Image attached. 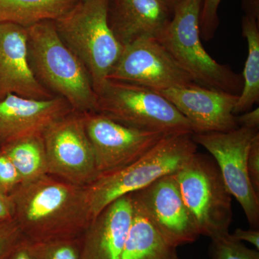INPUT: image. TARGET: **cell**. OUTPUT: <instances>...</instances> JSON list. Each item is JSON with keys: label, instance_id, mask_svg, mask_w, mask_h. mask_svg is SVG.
I'll list each match as a JSON object with an SVG mask.
<instances>
[{"label": "cell", "instance_id": "cell-1", "mask_svg": "<svg viewBox=\"0 0 259 259\" xmlns=\"http://www.w3.org/2000/svg\"><path fill=\"white\" fill-rule=\"evenodd\" d=\"M10 196L28 241L77 238L93 221L84 187L51 175L22 184Z\"/></svg>", "mask_w": 259, "mask_h": 259}, {"label": "cell", "instance_id": "cell-2", "mask_svg": "<svg viewBox=\"0 0 259 259\" xmlns=\"http://www.w3.org/2000/svg\"><path fill=\"white\" fill-rule=\"evenodd\" d=\"M26 28L29 64L37 81L74 111L96 112L97 95L88 71L59 37L54 20Z\"/></svg>", "mask_w": 259, "mask_h": 259}, {"label": "cell", "instance_id": "cell-3", "mask_svg": "<svg viewBox=\"0 0 259 259\" xmlns=\"http://www.w3.org/2000/svg\"><path fill=\"white\" fill-rule=\"evenodd\" d=\"M108 3L109 0H79L54 20L59 37L88 71L97 95L123 49L109 24Z\"/></svg>", "mask_w": 259, "mask_h": 259}, {"label": "cell", "instance_id": "cell-4", "mask_svg": "<svg viewBox=\"0 0 259 259\" xmlns=\"http://www.w3.org/2000/svg\"><path fill=\"white\" fill-rule=\"evenodd\" d=\"M197 148L192 135H167L138 161L99 175L91 185L84 187L93 220L117 199L176 172L197 152Z\"/></svg>", "mask_w": 259, "mask_h": 259}, {"label": "cell", "instance_id": "cell-5", "mask_svg": "<svg viewBox=\"0 0 259 259\" xmlns=\"http://www.w3.org/2000/svg\"><path fill=\"white\" fill-rule=\"evenodd\" d=\"M200 10L201 0H182L157 40L199 86L240 95L243 86L242 75L214 60L202 45Z\"/></svg>", "mask_w": 259, "mask_h": 259}, {"label": "cell", "instance_id": "cell-6", "mask_svg": "<svg viewBox=\"0 0 259 259\" xmlns=\"http://www.w3.org/2000/svg\"><path fill=\"white\" fill-rule=\"evenodd\" d=\"M96 112L122 124L165 135L194 134L190 121L157 92L107 79L97 95Z\"/></svg>", "mask_w": 259, "mask_h": 259}, {"label": "cell", "instance_id": "cell-7", "mask_svg": "<svg viewBox=\"0 0 259 259\" xmlns=\"http://www.w3.org/2000/svg\"><path fill=\"white\" fill-rule=\"evenodd\" d=\"M173 176L201 236L211 239L229 232L232 196L214 158L196 152Z\"/></svg>", "mask_w": 259, "mask_h": 259}, {"label": "cell", "instance_id": "cell-8", "mask_svg": "<svg viewBox=\"0 0 259 259\" xmlns=\"http://www.w3.org/2000/svg\"><path fill=\"white\" fill-rule=\"evenodd\" d=\"M258 129L240 126L227 132L192 135L197 144L207 149L217 163L228 190L243 209L250 228H259V195L252 187L247 170L250 145Z\"/></svg>", "mask_w": 259, "mask_h": 259}, {"label": "cell", "instance_id": "cell-9", "mask_svg": "<svg viewBox=\"0 0 259 259\" xmlns=\"http://www.w3.org/2000/svg\"><path fill=\"white\" fill-rule=\"evenodd\" d=\"M49 175L81 187L99 176L83 113L74 110L51 124L42 133Z\"/></svg>", "mask_w": 259, "mask_h": 259}, {"label": "cell", "instance_id": "cell-10", "mask_svg": "<svg viewBox=\"0 0 259 259\" xmlns=\"http://www.w3.org/2000/svg\"><path fill=\"white\" fill-rule=\"evenodd\" d=\"M107 79L134 83L158 93L197 84L156 37H142L123 46Z\"/></svg>", "mask_w": 259, "mask_h": 259}, {"label": "cell", "instance_id": "cell-11", "mask_svg": "<svg viewBox=\"0 0 259 259\" xmlns=\"http://www.w3.org/2000/svg\"><path fill=\"white\" fill-rule=\"evenodd\" d=\"M83 117L99 175L138 161L167 136L122 125L96 112Z\"/></svg>", "mask_w": 259, "mask_h": 259}, {"label": "cell", "instance_id": "cell-12", "mask_svg": "<svg viewBox=\"0 0 259 259\" xmlns=\"http://www.w3.org/2000/svg\"><path fill=\"white\" fill-rule=\"evenodd\" d=\"M131 195L169 244L178 248L194 243L201 236L173 174L160 177Z\"/></svg>", "mask_w": 259, "mask_h": 259}, {"label": "cell", "instance_id": "cell-13", "mask_svg": "<svg viewBox=\"0 0 259 259\" xmlns=\"http://www.w3.org/2000/svg\"><path fill=\"white\" fill-rule=\"evenodd\" d=\"M158 93L190 121L194 134L227 132L238 127L233 110L239 95L197 84Z\"/></svg>", "mask_w": 259, "mask_h": 259}, {"label": "cell", "instance_id": "cell-14", "mask_svg": "<svg viewBox=\"0 0 259 259\" xmlns=\"http://www.w3.org/2000/svg\"><path fill=\"white\" fill-rule=\"evenodd\" d=\"M10 94L47 100L56 97L40 84L29 64L27 28L0 24V101Z\"/></svg>", "mask_w": 259, "mask_h": 259}, {"label": "cell", "instance_id": "cell-15", "mask_svg": "<svg viewBox=\"0 0 259 259\" xmlns=\"http://www.w3.org/2000/svg\"><path fill=\"white\" fill-rule=\"evenodd\" d=\"M73 111L61 97L36 100L10 94L0 101V145L42 134L51 124Z\"/></svg>", "mask_w": 259, "mask_h": 259}, {"label": "cell", "instance_id": "cell-16", "mask_svg": "<svg viewBox=\"0 0 259 259\" xmlns=\"http://www.w3.org/2000/svg\"><path fill=\"white\" fill-rule=\"evenodd\" d=\"M173 13L161 0H109V24L122 46L142 37L157 38Z\"/></svg>", "mask_w": 259, "mask_h": 259}, {"label": "cell", "instance_id": "cell-17", "mask_svg": "<svg viewBox=\"0 0 259 259\" xmlns=\"http://www.w3.org/2000/svg\"><path fill=\"white\" fill-rule=\"evenodd\" d=\"M132 214L131 194L107 206L83 232L81 259H120Z\"/></svg>", "mask_w": 259, "mask_h": 259}, {"label": "cell", "instance_id": "cell-18", "mask_svg": "<svg viewBox=\"0 0 259 259\" xmlns=\"http://www.w3.org/2000/svg\"><path fill=\"white\" fill-rule=\"evenodd\" d=\"M131 197L132 220L120 259H181L177 247L163 238L139 202Z\"/></svg>", "mask_w": 259, "mask_h": 259}, {"label": "cell", "instance_id": "cell-19", "mask_svg": "<svg viewBox=\"0 0 259 259\" xmlns=\"http://www.w3.org/2000/svg\"><path fill=\"white\" fill-rule=\"evenodd\" d=\"M79 0H0V24L28 28L44 20H55Z\"/></svg>", "mask_w": 259, "mask_h": 259}, {"label": "cell", "instance_id": "cell-20", "mask_svg": "<svg viewBox=\"0 0 259 259\" xmlns=\"http://www.w3.org/2000/svg\"><path fill=\"white\" fill-rule=\"evenodd\" d=\"M0 148L13 162L22 184L29 183L49 175L42 134L29 135L0 145Z\"/></svg>", "mask_w": 259, "mask_h": 259}, {"label": "cell", "instance_id": "cell-21", "mask_svg": "<svg viewBox=\"0 0 259 259\" xmlns=\"http://www.w3.org/2000/svg\"><path fill=\"white\" fill-rule=\"evenodd\" d=\"M242 33L248 44V56L243 76V86L233 113L249 111L259 102V25L258 18L245 15L241 21Z\"/></svg>", "mask_w": 259, "mask_h": 259}, {"label": "cell", "instance_id": "cell-22", "mask_svg": "<svg viewBox=\"0 0 259 259\" xmlns=\"http://www.w3.org/2000/svg\"><path fill=\"white\" fill-rule=\"evenodd\" d=\"M81 236L47 241H26V246L34 259H81Z\"/></svg>", "mask_w": 259, "mask_h": 259}, {"label": "cell", "instance_id": "cell-23", "mask_svg": "<svg viewBox=\"0 0 259 259\" xmlns=\"http://www.w3.org/2000/svg\"><path fill=\"white\" fill-rule=\"evenodd\" d=\"M212 259H259L258 250L250 249L229 232L211 238Z\"/></svg>", "mask_w": 259, "mask_h": 259}, {"label": "cell", "instance_id": "cell-24", "mask_svg": "<svg viewBox=\"0 0 259 259\" xmlns=\"http://www.w3.org/2000/svg\"><path fill=\"white\" fill-rule=\"evenodd\" d=\"M27 240L14 219L0 221V259H8Z\"/></svg>", "mask_w": 259, "mask_h": 259}, {"label": "cell", "instance_id": "cell-25", "mask_svg": "<svg viewBox=\"0 0 259 259\" xmlns=\"http://www.w3.org/2000/svg\"><path fill=\"white\" fill-rule=\"evenodd\" d=\"M221 2L222 0H201L199 29L201 37L206 41L212 40L219 26L218 9Z\"/></svg>", "mask_w": 259, "mask_h": 259}, {"label": "cell", "instance_id": "cell-26", "mask_svg": "<svg viewBox=\"0 0 259 259\" xmlns=\"http://www.w3.org/2000/svg\"><path fill=\"white\" fill-rule=\"evenodd\" d=\"M21 185V178L14 164L0 148V191L11 195Z\"/></svg>", "mask_w": 259, "mask_h": 259}, {"label": "cell", "instance_id": "cell-27", "mask_svg": "<svg viewBox=\"0 0 259 259\" xmlns=\"http://www.w3.org/2000/svg\"><path fill=\"white\" fill-rule=\"evenodd\" d=\"M247 170L252 187L259 195V134L250 145L247 158Z\"/></svg>", "mask_w": 259, "mask_h": 259}, {"label": "cell", "instance_id": "cell-28", "mask_svg": "<svg viewBox=\"0 0 259 259\" xmlns=\"http://www.w3.org/2000/svg\"><path fill=\"white\" fill-rule=\"evenodd\" d=\"M236 121L238 127H250V128L258 129L259 127V108L254 109L243 112L241 115H236Z\"/></svg>", "mask_w": 259, "mask_h": 259}, {"label": "cell", "instance_id": "cell-29", "mask_svg": "<svg viewBox=\"0 0 259 259\" xmlns=\"http://www.w3.org/2000/svg\"><path fill=\"white\" fill-rule=\"evenodd\" d=\"M233 236L240 241H246L255 247V250H259V230L250 228L248 230L237 228Z\"/></svg>", "mask_w": 259, "mask_h": 259}, {"label": "cell", "instance_id": "cell-30", "mask_svg": "<svg viewBox=\"0 0 259 259\" xmlns=\"http://www.w3.org/2000/svg\"><path fill=\"white\" fill-rule=\"evenodd\" d=\"M15 218V207L11 196L0 191V221Z\"/></svg>", "mask_w": 259, "mask_h": 259}, {"label": "cell", "instance_id": "cell-31", "mask_svg": "<svg viewBox=\"0 0 259 259\" xmlns=\"http://www.w3.org/2000/svg\"><path fill=\"white\" fill-rule=\"evenodd\" d=\"M242 8L245 12V15L258 18L259 0H243Z\"/></svg>", "mask_w": 259, "mask_h": 259}, {"label": "cell", "instance_id": "cell-32", "mask_svg": "<svg viewBox=\"0 0 259 259\" xmlns=\"http://www.w3.org/2000/svg\"><path fill=\"white\" fill-rule=\"evenodd\" d=\"M8 259H34L26 246V241L15 250Z\"/></svg>", "mask_w": 259, "mask_h": 259}, {"label": "cell", "instance_id": "cell-33", "mask_svg": "<svg viewBox=\"0 0 259 259\" xmlns=\"http://www.w3.org/2000/svg\"><path fill=\"white\" fill-rule=\"evenodd\" d=\"M163 3H166V5H168V6L171 7V8H173L175 10V6L178 3H180L182 0H161Z\"/></svg>", "mask_w": 259, "mask_h": 259}]
</instances>
